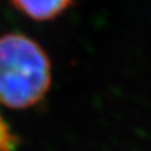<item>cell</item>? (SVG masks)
I'll list each match as a JSON object with an SVG mask.
<instances>
[{"instance_id": "obj_2", "label": "cell", "mask_w": 151, "mask_h": 151, "mask_svg": "<svg viewBox=\"0 0 151 151\" xmlns=\"http://www.w3.org/2000/svg\"><path fill=\"white\" fill-rule=\"evenodd\" d=\"M73 0H12L20 13L35 22H49L58 18L70 6Z\"/></svg>"}, {"instance_id": "obj_3", "label": "cell", "mask_w": 151, "mask_h": 151, "mask_svg": "<svg viewBox=\"0 0 151 151\" xmlns=\"http://www.w3.org/2000/svg\"><path fill=\"white\" fill-rule=\"evenodd\" d=\"M19 139L9 122L0 113V151H17Z\"/></svg>"}, {"instance_id": "obj_1", "label": "cell", "mask_w": 151, "mask_h": 151, "mask_svg": "<svg viewBox=\"0 0 151 151\" xmlns=\"http://www.w3.org/2000/svg\"><path fill=\"white\" fill-rule=\"evenodd\" d=\"M52 86V62L37 40L22 33L0 35V105L27 110Z\"/></svg>"}]
</instances>
